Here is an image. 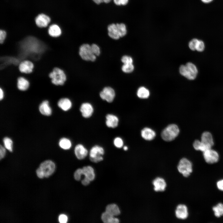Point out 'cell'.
Segmentation results:
<instances>
[{"label": "cell", "mask_w": 223, "mask_h": 223, "mask_svg": "<svg viewBox=\"0 0 223 223\" xmlns=\"http://www.w3.org/2000/svg\"><path fill=\"white\" fill-rule=\"evenodd\" d=\"M214 144L212 135L209 131H206L202 134L200 141L195 140L193 143L194 148L203 152L211 148Z\"/></svg>", "instance_id": "1"}, {"label": "cell", "mask_w": 223, "mask_h": 223, "mask_svg": "<svg viewBox=\"0 0 223 223\" xmlns=\"http://www.w3.org/2000/svg\"><path fill=\"white\" fill-rule=\"evenodd\" d=\"M50 83L56 86H62L66 82L67 75L63 70L55 66L48 73Z\"/></svg>", "instance_id": "2"}, {"label": "cell", "mask_w": 223, "mask_h": 223, "mask_svg": "<svg viewBox=\"0 0 223 223\" xmlns=\"http://www.w3.org/2000/svg\"><path fill=\"white\" fill-rule=\"evenodd\" d=\"M108 36L112 38L118 40L125 36L127 30L125 25L124 23L112 24L107 27Z\"/></svg>", "instance_id": "3"}, {"label": "cell", "mask_w": 223, "mask_h": 223, "mask_svg": "<svg viewBox=\"0 0 223 223\" xmlns=\"http://www.w3.org/2000/svg\"><path fill=\"white\" fill-rule=\"evenodd\" d=\"M179 71L181 75L189 80L195 79L198 73L196 67L191 62H188L185 65H181Z\"/></svg>", "instance_id": "4"}, {"label": "cell", "mask_w": 223, "mask_h": 223, "mask_svg": "<svg viewBox=\"0 0 223 223\" xmlns=\"http://www.w3.org/2000/svg\"><path fill=\"white\" fill-rule=\"evenodd\" d=\"M179 132V129L177 125L171 124L163 130L161 133V137L162 139L165 141H171L178 136Z\"/></svg>", "instance_id": "5"}, {"label": "cell", "mask_w": 223, "mask_h": 223, "mask_svg": "<svg viewBox=\"0 0 223 223\" xmlns=\"http://www.w3.org/2000/svg\"><path fill=\"white\" fill-rule=\"evenodd\" d=\"M79 54L81 58L86 61H94L96 56L94 54L91 45L85 43L82 44L79 47Z\"/></svg>", "instance_id": "6"}, {"label": "cell", "mask_w": 223, "mask_h": 223, "mask_svg": "<svg viewBox=\"0 0 223 223\" xmlns=\"http://www.w3.org/2000/svg\"><path fill=\"white\" fill-rule=\"evenodd\" d=\"M177 169L178 172L184 177H187L193 171L192 163L187 159L183 158L179 161Z\"/></svg>", "instance_id": "7"}, {"label": "cell", "mask_w": 223, "mask_h": 223, "mask_svg": "<svg viewBox=\"0 0 223 223\" xmlns=\"http://www.w3.org/2000/svg\"><path fill=\"white\" fill-rule=\"evenodd\" d=\"M104 154V148L101 146L95 145L91 148L90 152V159L94 163H98L103 160V155Z\"/></svg>", "instance_id": "8"}, {"label": "cell", "mask_w": 223, "mask_h": 223, "mask_svg": "<svg viewBox=\"0 0 223 223\" xmlns=\"http://www.w3.org/2000/svg\"><path fill=\"white\" fill-rule=\"evenodd\" d=\"M35 67V64L30 59H24L18 65V69L22 74H29L32 73Z\"/></svg>", "instance_id": "9"}, {"label": "cell", "mask_w": 223, "mask_h": 223, "mask_svg": "<svg viewBox=\"0 0 223 223\" xmlns=\"http://www.w3.org/2000/svg\"><path fill=\"white\" fill-rule=\"evenodd\" d=\"M99 96L102 100L108 103H111L115 98L116 93L113 88L107 86L104 87L100 92Z\"/></svg>", "instance_id": "10"}, {"label": "cell", "mask_w": 223, "mask_h": 223, "mask_svg": "<svg viewBox=\"0 0 223 223\" xmlns=\"http://www.w3.org/2000/svg\"><path fill=\"white\" fill-rule=\"evenodd\" d=\"M203 155L205 161L208 164L215 163L218 162L219 159L218 153L211 148L203 151Z\"/></svg>", "instance_id": "11"}, {"label": "cell", "mask_w": 223, "mask_h": 223, "mask_svg": "<svg viewBox=\"0 0 223 223\" xmlns=\"http://www.w3.org/2000/svg\"><path fill=\"white\" fill-rule=\"evenodd\" d=\"M54 163L50 160H46L42 162L40 165L39 168L44 174L45 177H48L54 172L55 169Z\"/></svg>", "instance_id": "12"}, {"label": "cell", "mask_w": 223, "mask_h": 223, "mask_svg": "<svg viewBox=\"0 0 223 223\" xmlns=\"http://www.w3.org/2000/svg\"><path fill=\"white\" fill-rule=\"evenodd\" d=\"M80 111L84 118H89L93 114L94 108L91 103L88 102H85L81 105L80 107Z\"/></svg>", "instance_id": "13"}, {"label": "cell", "mask_w": 223, "mask_h": 223, "mask_svg": "<svg viewBox=\"0 0 223 223\" xmlns=\"http://www.w3.org/2000/svg\"><path fill=\"white\" fill-rule=\"evenodd\" d=\"M16 81V87L20 91H26L30 87V83L29 81L24 76L20 75L17 78Z\"/></svg>", "instance_id": "14"}, {"label": "cell", "mask_w": 223, "mask_h": 223, "mask_svg": "<svg viewBox=\"0 0 223 223\" xmlns=\"http://www.w3.org/2000/svg\"><path fill=\"white\" fill-rule=\"evenodd\" d=\"M176 217L178 219L184 220L188 216V209L187 206L184 204H180L177 206L175 211Z\"/></svg>", "instance_id": "15"}, {"label": "cell", "mask_w": 223, "mask_h": 223, "mask_svg": "<svg viewBox=\"0 0 223 223\" xmlns=\"http://www.w3.org/2000/svg\"><path fill=\"white\" fill-rule=\"evenodd\" d=\"M105 118V124L107 127L114 129L118 126L119 119L117 116L112 114H108Z\"/></svg>", "instance_id": "16"}, {"label": "cell", "mask_w": 223, "mask_h": 223, "mask_svg": "<svg viewBox=\"0 0 223 223\" xmlns=\"http://www.w3.org/2000/svg\"><path fill=\"white\" fill-rule=\"evenodd\" d=\"M74 153L77 158L79 160H81L87 156L88 151L82 144H78L75 147Z\"/></svg>", "instance_id": "17"}, {"label": "cell", "mask_w": 223, "mask_h": 223, "mask_svg": "<svg viewBox=\"0 0 223 223\" xmlns=\"http://www.w3.org/2000/svg\"><path fill=\"white\" fill-rule=\"evenodd\" d=\"M35 21L37 26L40 28H44L47 26L50 21V19L47 15L41 14L36 17Z\"/></svg>", "instance_id": "18"}, {"label": "cell", "mask_w": 223, "mask_h": 223, "mask_svg": "<svg viewBox=\"0 0 223 223\" xmlns=\"http://www.w3.org/2000/svg\"><path fill=\"white\" fill-rule=\"evenodd\" d=\"M152 184L154 186V190L157 192L164 191L166 187L165 180L160 177H157L154 179Z\"/></svg>", "instance_id": "19"}, {"label": "cell", "mask_w": 223, "mask_h": 223, "mask_svg": "<svg viewBox=\"0 0 223 223\" xmlns=\"http://www.w3.org/2000/svg\"><path fill=\"white\" fill-rule=\"evenodd\" d=\"M81 169V175L85 176L84 178L90 181H93L95 178V174L93 168L90 166H85Z\"/></svg>", "instance_id": "20"}, {"label": "cell", "mask_w": 223, "mask_h": 223, "mask_svg": "<svg viewBox=\"0 0 223 223\" xmlns=\"http://www.w3.org/2000/svg\"><path fill=\"white\" fill-rule=\"evenodd\" d=\"M142 137L145 140L151 141L156 136L155 132L151 129L145 127L141 131Z\"/></svg>", "instance_id": "21"}, {"label": "cell", "mask_w": 223, "mask_h": 223, "mask_svg": "<svg viewBox=\"0 0 223 223\" xmlns=\"http://www.w3.org/2000/svg\"><path fill=\"white\" fill-rule=\"evenodd\" d=\"M58 105L59 107L65 111L70 110L72 106V103L70 100L67 98L60 99L58 102Z\"/></svg>", "instance_id": "22"}, {"label": "cell", "mask_w": 223, "mask_h": 223, "mask_svg": "<svg viewBox=\"0 0 223 223\" xmlns=\"http://www.w3.org/2000/svg\"><path fill=\"white\" fill-rule=\"evenodd\" d=\"M39 110L42 114L46 116H50L52 113L51 108L47 100L43 101L40 104Z\"/></svg>", "instance_id": "23"}, {"label": "cell", "mask_w": 223, "mask_h": 223, "mask_svg": "<svg viewBox=\"0 0 223 223\" xmlns=\"http://www.w3.org/2000/svg\"><path fill=\"white\" fill-rule=\"evenodd\" d=\"M105 212L114 216H118L120 213L118 206L114 203L107 205L106 207Z\"/></svg>", "instance_id": "24"}, {"label": "cell", "mask_w": 223, "mask_h": 223, "mask_svg": "<svg viewBox=\"0 0 223 223\" xmlns=\"http://www.w3.org/2000/svg\"><path fill=\"white\" fill-rule=\"evenodd\" d=\"M48 33L51 37H57L60 36L62 32L60 28L58 25L54 24L50 26Z\"/></svg>", "instance_id": "25"}, {"label": "cell", "mask_w": 223, "mask_h": 223, "mask_svg": "<svg viewBox=\"0 0 223 223\" xmlns=\"http://www.w3.org/2000/svg\"><path fill=\"white\" fill-rule=\"evenodd\" d=\"M101 219L105 223H118L119 222L118 218L115 217L106 212L102 214Z\"/></svg>", "instance_id": "26"}, {"label": "cell", "mask_w": 223, "mask_h": 223, "mask_svg": "<svg viewBox=\"0 0 223 223\" xmlns=\"http://www.w3.org/2000/svg\"><path fill=\"white\" fill-rule=\"evenodd\" d=\"M150 94L149 90L143 86H141L138 89L137 95L138 97L141 99H146L149 97Z\"/></svg>", "instance_id": "27"}, {"label": "cell", "mask_w": 223, "mask_h": 223, "mask_svg": "<svg viewBox=\"0 0 223 223\" xmlns=\"http://www.w3.org/2000/svg\"><path fill=\"white\" fill-rule=\"evenodd\" d=\"M59 145L60 147L64 150L70 149L72 146L71 141L68 138H61L59 141Z\"/></svg>", "instance_id": "28"}, {"label": "cell", "mask_w": 223, "mask_h": 223, "mask_svg": "<svg viewBox=\"0 0 223 223\" xmlns=\"http://www.w3.org/2000/svg\"><path fill=\"white\" fill-rule=\"evenodd\" d=\"M215 216L217 217H220L223 216V204L218 203L212 208Z\"/></svg>", "instance_id": "29"}, {"label": "cell", "mask_w": 223, "mask_h": 223, "mask_svg": "<svg viewBox=\"0 0 223 223\" xmlns=\"http://www.w3.org/2000/svg\"><path fill=\"white\" fill-rule=\"evenodd\" d=\"M134 69V66L133 63L123 64L121 67L122 71L125 73L132 72Z\"/></svg>", "instance_id": "30"}, {"label": "cell", "mask_w": 223, "mask_h": 223, "mask_svg": "<svg viewBox=\"0 0 223 223\" xmlns=\"http://www.w3.org/2000/svg\"><path fill=\"white\" fill-rule=\"evenodd\" d=\"M3 142L5 148L10 152L12 151L13 142L12 140L8 137L3 138Z\"/></svg>", "instance_id": "31"}, {"label": "cell", "mask_w": 223, "mask_h": 223, "mask_svg": "<svg viewBox=\"0 0 223 223\" xmlns=\"http://www.w3.org/2000/svg\"><path fill=\"white\" fill-rule=\"evenodd\" d=\"M113 142L114 146L117 148H120L123 146V141L120 137H117L115 138Z\"/></svg>", "instance_id": "32"}, {"label": "cell", "mask_w": 223, "mask_h": 223, "mask_svg": "<svg viewBox=\"0 0 223 223\" xmlns=\"http://www.w3.org/2000/svg\"><path fill=\"white\" fill-rule=\"evenodd\" d=\"M205 48V45L202 40L198 39L196 45V50L199 52H202Z\"/></svg>", "instance_id": "33"}, {"label": "cell", "mask_w": 223, "mask_h": 223, "mask_svg": "<svg viewBox=\"0 0 223 223\" xmlns=\"http://www.w3.org/2000/svg\"><path fill=\"white\" fill-rule=\"evenodd\" d=\"M91 48L94 54L97 56L100 55L101 53L100 49L97 44H93L91 45Z\"/></svg>", "instance_id": "34"}, {"label": "cell", "mask_w": 223, "mask_h": 223, "mask_svg": "<svg viewBox=\"0 0 223 223\" xmlns=\"http://www.w3.org/2000/svg\"><path fill=\"white\" fill-rule=\"evenodd\" d=\"M121 61L123 64L133 63V59L130 56L125 55L122 57Z\"/></svg>", "instance_id": "35"}, {"label": "cell", "mask_w": 223, "mask_h": 223, "mask_svg": "<svg viewBox=\"0 0 223 223\" xmlns=\"http://www.w3.org/2000/svg\"><path fill=\"white\" fill-rule=\"evenodd\" d=\"M198 39L195 38H193L189 42L188 46L191 50L193 51L196 50V45Z\"/></svg>", "instance_id": "36"}, {"label": "cell", "mask_w": 223, "mask_h": 223, "mask_svg": "<svg viewBox=\"0 0 223 223\" xmlns=\"http://www.w3.org/2000/svg\"><path fill=\"white\" fill-rule=\"evenodd\" d=\"M7 36V33L5 31L3 30L0 31V43L3 44L6 39Z\"/></svg>", "instance_id": "37"}, {"label": "cell", "mask_w": 223, "mask_h": 223, "mask_svg": "<svg viewBox=\"0 0 223 223\" xmlns=\"http://www.w3.org/2000/svg\"><path fill=\"white\" fill-rule=\"evenodd\" d=\"M81 171V168H78L75 171L74 173V176L75 179L76 181H78L81 179V177L82 176Z\"/></svg>", "instance_id": "38"}, {"label": "cell", "mask_w": 223, "mask_h": 223, "mask_svg": "<svg viewBox=\"0 0 223 223\" xmlns=\"http://www.w3.org/2000/svg\"><path fill=\"white\" fill-rule=\"evenodd\" d=\"M59 220L61 223H66L68 221V217L64 214L60 215L59 216Z\"/></svg>", "instance_id": "39"}, {"label": "cell", "mask_w": 223, "mask_h": 223, "mask_svg": "<svg viewBox=\"0 0 223 223\" xmlns=\"http://www.w3.org/2000/svg\"><path fill=\"white\" fill-rule=\"evenodd\" d=\"M36 173L39 178H42L45 177L43 172L39 167L37 169Z\"/></svg>", "instance_id": "40"}, {"label": "cell", "mask_w": 223, "mask_h": 223, "mask_svg": "<svg viewBox=\"0 0 223 223\" xmlns=\"http://www.w3.org/2000/svg\"><path fill=\"white\" fill-rule=\"evenodd\" d=\"M6 150L5 148L1 145L0 146V159H2L5 156L6 154Z\"/></svg>", "instance_id": "41"}, {"label": "cell", "mask_w": 223, "mask_h": 223, "mask_svg": "<svg viewBox=\"0 0 223 223\" xmlns=\"http://www.w3.org/2000/svg\"><path fill=\"white\" fill-rule=\"evenodd\" d=\"M216 186L218 189L223 191V179L218 181L216 183Z\"/></svg>", "instance_id": "42"}, {"label": "cell", "mask_w": 223, "mask_h": 223, "mask_svg": "<svg viewBox=\"0 0 223 223\" xmlns=\"http://www.w3.org/2000/svg\"><path fill=\"white\" fill-rule=\"evenodd\" d=\"M94 2L97 4H99L104 2L105 3H109L111 0H93Z\"/></svg>", "instance_id": "43"}, {"label": "cell", "mask_w": 223, "mask_h": 223, "mask_svg": "<svg viewBox=\"0 0 223 223\" xmlns=\"http://www.w3.org/2000/svg\"><path fill=\"white\" fill-rule=\"evenodd\" d=\"M90 181L89 180L84 178L82 180L81 183L83 185L85 186L89 185L90 184Z\"/></svg>", "instance_id": "44"}, {"label": "cell", "mask_w": 223, "mask_h": 223, "mask_svg": "<svg viewBox=\"0 0 223 223\" xmlns=\"http://www.w3.org/2000/svg\"><path fill=\"white\" fill-rule=\"evenodd\" d=\"M4 96V92L2 88L1 87L0 88V100H2Z\"/></svg>", "instance_id": "45"}, {"label": "cell", "mask_w": 223, "mask_h": 223, "mask_svg": "<svg viewBox=\"0 0 223 223\" xmlns=\"http://www.w3.org/2000/svg\"><path fill=\"white\" fill-rule=\"evenodd\" d=\"M122 0H114V3L117 5H121Z\"/></svg>", "instance_id": "46"}, {"label": "cell", "mask_w": 223, "mask_h": 223, "mask_svg": "<svg viewBox=\"0 0 223 223\" xmlns=\"http://www.w3.org/2000/svg\"><path fill=\"white\" fill-rule=\"evenodd\" d=\"M201 1L205 4H208L212 2L213 0H200Z\"/></svg>", "instance_id": "47"}, {"label": "cell", "mask_w": 223, "mask_h": 223, "mask_svg": "<svg viewBox=\"0 0 223 223\" xmlns=\"http://www.w3.org/2000/svg\"><path fill=\"white\" fill-rule=\"evenodd\" d=\"M129 0H122L121 5H126L128 2Z\"/></svg>", "instance_id": "48"}, {"label": "cell", "mask_w": 223, "mask_h": 223, "mask_svg": "<svg viewBox=\"0 0 223 223\" xmlns=\"http://www.w3.org/2000/svg\"><path fill=\"white\" fill-rule=\"evenodd\" d=\"M123 149L125 151H127L128 149V147L127 146H123Z\"/></svg>", "instance_id": "49"}]
</instances>
